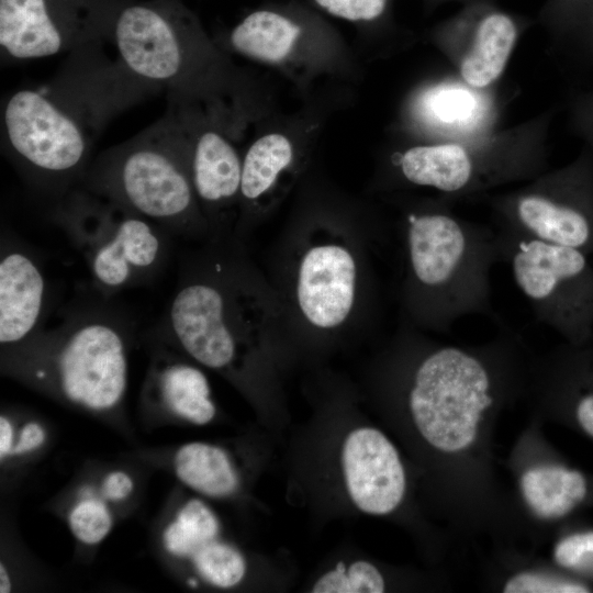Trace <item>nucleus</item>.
I'll return each mask as SVG.
<instances>
[{"label":"nucleus","instance_id":"f257e3e1","mask_svg":"<svg viewBox=\"0 0 593 593\" xmlns=\"http://www.w3.org/2000/svg\"><path fill=\"white\" fill-rule=\"evenodd\" d=\"M100 45L72 52L47 86L20 89L3 109L4 148L23 177L54 202L78 187L94 139L120 110L158 89L118 61L98 56Z\"/></svg>","mask_w":593,"mask_h":593},{"label":"nucleus","instance_id":"f03ea898","mask_svg":"<svg viewBox=\"0 0 593 593\" xmlns=\"http://www.w3.org/2000/svg\"><path fill=\"white\" fill-rule=\"evenodd\" d=\"M133 323L98 293L63 310L25 342L1 349V372L85 413L121 414L128 387Z\"/></svg>","mask_w":593,"mask_h":593},{"label":"nucleus","instance_id":"7ed1b4c3","mask_svg":"<svg viewBox=\"0 0 593 593\" xmlns=\"http://www.w3.org/2000/svg\"><path fill=\"white\" fill-rule=\"evenodd\" d=\"M212 247L187 259L155 336L202 367L244 382L266 325L255 276L235 251Z\"/></svg>","mask_w":593,"mask_h":593},{"label":"nucleus","instance_id":"20e7f679","mask_svg":"<svg viewBox=\"0 0 593 593\" xmlns=\"http://www.w3.org/2000/svg\"><path fill=\"white\" fill-rule=\"evenodd\" d=\"M402 236L409 325L445 332L472 315L503 321L492 302L491 273L502 262L497 231L436 210L410 213Z\"/></svg>","mask_w":593,"mask_h":593},{"label":"nucleus","instance_id":"39448f33","mask_svg":"<svg viewBox=\"0 0 593 593\" xmlns=\"http://www.w3.org/2000/svg\"><path fill=\"white\" fill-rule=\"evenodd\" d=\"M179 111L107 149L86 170L81 187L121 204L170 235H211L190 174V142Z\"/></svg>","mask_w":593,"mask_h":593},{"label":"nucleus","instance_id":"423d86ee","mask_svg":"<svg viewBox=\"0 0 593 593\" xmlns=\"http://www.w3.org/2000/svg\"><path fill=\"white\" fill-rule=\"evenodd\" d=\"M51 217L82 255L104 298L154 279L167 261L168 232L81 187L54 202Z\"/></svg>","mask_w":593,"mask_h":593},{"label":"nucleus","instance_id":"0eeeda50","mask_svg":"<svg viewBox=\"0 0 593 593\" xmlns=\"http://www.w3.org/2000/svg\"><path fill=\"white\" fill-rule=\"evenodd\" d=\"M502 262H506L533 315L571 345L593 339V261L591 255L567 246L497 231Z\"/></svg>","mask_w":593,"mask_h":593},{"label":"nucleus","instance_id":"6e6552de","mask_svg":"<svg viewBox=\"0 0 593 593\" xmlns=\"http://www.w3.org/2000/svg\"><path fill=\"white\" fill-rule=\"evenodd\" d=\"M195 33V22L179 0H125L110 38L126 70L170 94L188 75Z\"/></svg>","mask_w":593,"mask_h":593},{"label":"nucleus","instance_id":"1a4fd4ad","mask_svg":"<svg viewBox=\"0 0 593 593\" xmlns=\"http://www.w3.org/2000/svg\"><path fill=\"white\" fill-rule=\"evenodd\" d=\"M125 0H0L2 57L33 59L101 45Z\"/></svg>","mask_w":593,"mask_h":593},{"label":"nucleus","instance_id":"9d476101","mask_svg":"<svg viewBox=\"0 0 593 593\" xmlns=\"http://www.w3.org/2000/svg\"><path fill=\"white\" fill-rule=\"evenodd\" d=\"M411 377L409 407L421 435L433 447L469 407L483 412L494 398L485 357L457 346L427 347Z\"/></svg>","mask_w":593,"mask_h":593},{"label":"nucleus","instance_id":"9b49d317","mask_svg":"<svg viewBox=\"0 0 593 593\" xmlns=\"http://www.w3.org/2000/svg\"><path fill=\"white\" fill-rule=\"evenodd\" d=\"M589 165L580 161L549 186L507 202L501 228L593 256V177Z\"/></svg>","mask_w":593,"mask_h":593},{"label":"nucleus","instance_id":"f8f14e48","mask_svg":"<svg viewBox=\"0 0 593 593\" xmlns=\"http://www.w3.org/2000/svg\"><path fill=\"white\" fill-rule=\"evenodd\" d=\"M357 282V260L351 249L335 239L317 242L309 246L299 259L296 306L313 327L335 329L353 312Z\"/></svg>","mask_w":593,"mask_h":593},{"label":"nucleus","instance_id":"ddd939ff","mask_svg":"<svg viewBox=\"0 0 593 593\" xmlns=\"http://www.w3.org/2000/svg\"><path fill=\"white\" fill-rule=\"evenodd\" d=\"M343 479L351 503L362 513L387 515L402 502L405 472L398 450L377 428H354L340 452Z\"/></svg>","mask_w":593,"mask_h":593},{"label":"nucleus","instance_id":"4468645a","mask_svg":"<svg viewBox=\"0 0 593 593\" xmlns=\"http://www.w3.org/2000/svg\"><path fill=\"white\" fill-rule=\"evenodd\" d=\"M150 342L153 355L142 391L144 405L197 426L212 422L216 406L200 365L154 334Z\"/></svg>","mask_w":593,"mask_h":593},{"label":"nucleus","instance_id":"2eb2a0df","mask_svg":"<svg viewBox=\"0 0 593 593\" xmlns=\"http://www.w3.org/2000/svg\"><path fill=\"white\" fill-rule=\"evenodd\" d=\"M48 288L40 264L2 235L0 250V345L16 346L45 324Z\"/></svg>","mask_w":593,"mask_h":593},{"label":"nucleus","instance_id":"dca6fc26","mask_svg":"<svg viewBox=\"0 0 593 593\" xmlns=\"http://www.w3.org/2000/svg\"><path fill=\"white\" fill-rule=\"evenodd\" d=\"M242 166L233 145L215 131H205L190 142L191 180L200 209L208 211L212 233L215 211L240 194Z\"/></svg>","mask_w":593,"mask_h":593},{"label":"nucleus","instance_id":"f3484780","mask_svg":"<svg viewBox=\"0 0 593 593\" xmlns=\"http://www.w3.org/2000/svg\"><path fill=\"white\" fill-rule=\"evenodd\" d=\"M169 463L179 482L202 496L228 499L239 490L240 478L232 457L215 444H182L174 450Z\"/></svg>","mask_w":593,"mask_h":593},{"label":"nucleus","instance_id":"a211bd4d","mask_svg":"<svg viewBox=\"0 0 593 593\" xmlns=\"http://www.w3.org/2000/svg\"><path fill=\"white\" fill-rule=\"evenodd\" d=\"M400 168L411 183L447 193L466 189L475 171L467 150L457 144L412 147L401 157Z\"/></svg>","mask_w":593,"mask_h":593},{"label":"nucleus","instance_id":"6ab92c4d","mask_svg":"<svg viewBox=\"0 0 593 593\" xmlns=\"http://www.w3.org/2000/svg\"><path fill=\"white\" fill-rule=\"evenodd\" d=\"M523 495L541 518H559L571 512L586 495L583 474L559 466L527 470L521 481Z\"/></svg>","mask_w":593,"mask_h":593},{"label":"nucleus","instance_id":"aec40b11","mask_svg":"<svg viewBox=\"0 0 593 593\" xmlns=\"http://www.w3.org/2000/svg\"><path fill=\"white\" fill-rule=\"evenodd\" d=\"M516 38V29L504 14H491L479 25L474 43L463 57L460 72L472 87L492 83L503 71Z\"/></svg>","mask_w":593,"mask_h":593},{"label":"nucleus","instance_id":"412c9836","mask_svg":"<svg viewBox=\"0 0 593 593\" xmlns=\"http://www.w3.org/2000/svg\"><path fill=\"white\" fill-rule=\"evenodd\" d=\"M300 34L298 25L270 11L247 15L231 33V44L238 53L264 61L287 57Z\"/></svg>","mask_w":593,"mask_h":593},{"label":"nucleus","instance_id":"4be33fe9","mask_svg":"<svg viewBox=\"0 0 593 593\" xmlns=\"http://www.w3.org/2000/svg\"><path fill=\"white\" fill-rule=\"evenodd\" d=\"M220 532V521L213 510L199 499H190L163 527L161 547L171 559L188 561L203 545L219 538Z\"/></svg>","mask_w":593,"mask_h":593},{"label":"nucleus","instance_id":"5701e85b","mask_svg":"<svg viewBox=\"0 0 593 593\" xmlns=\"http://www.w3.org/2000/svg\"><path fill=\"white\" fill-rule=\"evenodd\" d=\"M293 157L291 143L281 134L258 138L247 150L242 166L240 197L248 202L264 197Z\"/></svg>","mask_w":593,"mask_h":593},{"label":"nucleus","instance_id":"b1692460","mask_svg":"<svg viewBox=\"0 0 593 593\" xmlns=\"http://www.w3.org/2000/svg\"><path fill=\"white\" fill-rule=\"evenodd\" d=\"M188 562L201 580L219 589L238 585L247 572L244 555L220 537L203 545Z\"/></svg>","mask_w":593,"mask_h":593},{"label":"nucleus","instance_id":"393cba45","mask_svg":"<svg viewBox=\"0 0 593 593\" xmlns=\"http://www.w3.org/2000/svg\"><path fill=\"white\" fill-rule=\"evenodd\" d=\"M72 536L82 545L96 546L111 533L114 515L111 504L98 492L97 485L83 486L67 512Z\"/></svg>","mask_w":593,"mask_h":593},{"label":"nucleus","instance_id":"a878e982","mask_svg":"<svg viewBox=\"0 0 593 593\" xmlns=\"http://www.w3.org/2000/svg\"><path fill=\"white\" fill-rule=\"evenodd\" d=\"M384 589V579L377 567L369 561L357 560L348 566L338 562L316 580L311 592L381 593Z\"/></svg>","mask_w":593,"mask_h":593},{"label":"nucleus","instance_id":"bb28decb","mask_svg":"<svg viewBox=\"0 0 593 593\" xmlns=\"http://www.w3.org/2000/svg\"><path fill=\"white\" fill-rule=\"evenodd\" d=\"M570 361L579 391L575 416L583 430L593 437V355L589 350H575Z\"/></svg>","mask_w":593,"mask_h":593},{"label":"nucleus","instance_id":"cd10ccee","mask_svg":"<svg viewBox=\"0 0 593 593\" xmlns=\"http://www.w3.org/2000/svg\"><path fill=\"white\" fill-rule=\"evenodd\" d=\"M503 591L505 593H584L590 590L582 583L524 572L510 579Z\"/></svg>","mask_w":593,"mask_h":593},{"label":"nucleus","instance_id":"c85d7f7f","mask_svg":"<svg viewBox=\"0 0 593 593\" xmlns=\"http://www.w3.org/2000/svg\"><path fill=\"white\" fill-rule=\"evenodd\" d=\"M553 557L563 568L593 570V532L564 537L557 544Z\"/></svg>","mask_w":593,"mask_h":593},{"label":"nucleus","instance_id":"c756f323","mask_svg":"<svg viewBox=\"0 0 593 593\" xmlns=\"http://www.w3.org/2000/svg\"><path fill=\"white\" fill-rule=\"evenodd\" d=\"M473 97L466 90H440L430 97L429 108L441 122L454 123L467 119L473 110Z\"/></svg>","mask_w":593,"mask_h":593},{"label":"nucleus","instance_id":"7c9ffc66","mask_svg":"<svg viewBox=\"0 0 593 593\" xmlns=\"http://www.w3.org/2000/svg\"><path fill=\"white\" fill-rule=\"evenodd\" d=\"M331 14L347 20H371L384 9L385 0H315Z\"/></svg>","mask_w":593,"mask_h":593},{"label":"nucleus","instance_id":"2f4dec72","mask_svg":"<svg viewBox=\"0 0 593 593\" xmlns=\"http://www.w3.org/2000/svg\"><path fill=\"white\" fill-rule=\"evenodd\" d=\"M99 494L111 505L127 501L135 490L134 478L125 470L114 469L105 473L97 485Z\"/></svg>","mask_w":593,"mask_h":593},{"label":"nucleus","instance_id":"473e14b6","mask_svg":"<svg viewBox=\"0 0 593 593\" xmlns=\"http://www.w3.org/2000/svg\"><path fill=\"white\" fill-rule=\"evenodd\" d=\"M48 439L46 427L38 421H29L16 427L11 459L30 456L44 447Z\"/></svg>","mask_w":593,"mask_h":593},{"label":"nucleus","instance_id":"72a5a7b5","mask_svg":"<svg viewBox=\"0 0 593 593\" xmlns=\"http://www.w3.org/2000/svg\"><path fill=\"white\" fill-rule=\"evenodd\" d=\"M15 435L16 427L12 418L8 414L2 413L0 415V461L2 465L11 460Z\"/></svg>","mask_w":593,"mask_h":593},{"label":"nucleus","instance_id":"f704fd0d","mask_svg":"<svg viewBox=\"0 0 593 593\" xmlns=\"http://www.w3.org/2000/svg\"><path fill=\"white\" fill-rule=\"evenodd\" d=\"M13 590L11 573L3 561L0 563V593H9Z\"/></svg>","mask_w":593,"mask_h":593}]
</instances>
